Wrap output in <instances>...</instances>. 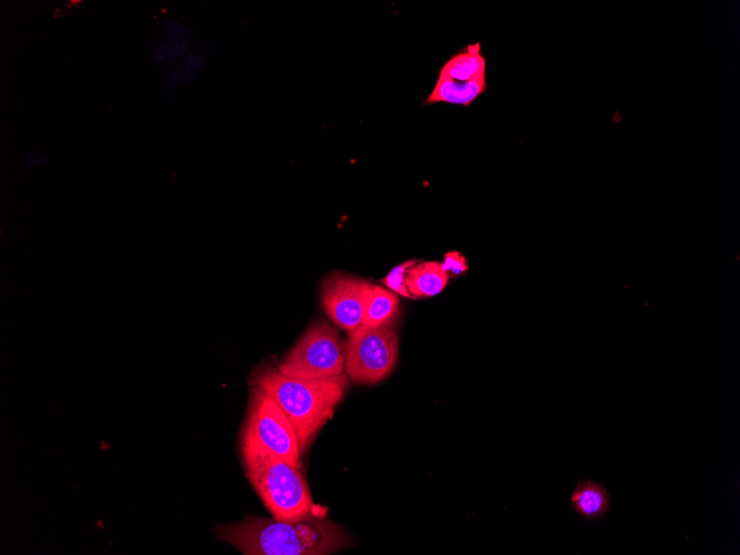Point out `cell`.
Segmentation results:
<instances>
[{
    "mask_svg": "<svg viewBox=\"0 0 740 555\" xmlns=\"http://www.w3.org/2000/svg\"><path fill=\"white\" fill-rule=\"evenodd\" d=\"M219 536L246 555H321L343 544L333 524L313 512L287 520H245L222 528Z\"/></svg>",
    "mask_w": 740,
    "mask_h": 555,
    "instance_id": "obj_1",
    "label": "cell"
},
{
    "mask_svg": "<svg viewBox=\"0 0 740 555\" xmlns=\"http://www.w3.org/2000/svg\"><path fill=\"white\" fill-rule=\"evenodd\" d=\"M347 375L323 379H297L279 369H267L254 387L273 398L290 419L303 452L315 435L333 418L348 388Z\"/></svg>",
    "mask_w": 740,
    "mask_h": 555,
    "instance_id": "obj_2",
    "label": "cell"
},
{
    "mask_svg": "<svg viewBox=\"0 0 740 555\" xmlns=\"http://www.w3.org/2000/svg\"><path fill=\"white\" fill-rule=\"evenodd\" d=\"M246 476L275 519L287 520L312 512V497L300 468L256 441L243 438Z\"/></svg>",
    "mask_w": 740,
    "mask_h": 555,
    "instance_id": "obj_3",
    "label": "cell"
},
{
    "mask_svg": "<svg viewBox=\"0 0 740 555\" xmlns=\"http://www.w3.org/2000/svg\"><path fill=\"white\" fill-rule=\"evenodd\" d=\"M393 323L362 325L349 333L345 370L354 383L376 384L393 372L398 359V336Z\"/></svg>",
    "mask_w": 740,
    "mask_h": 555,
    "instance_id": "obj_4",
    "label": "cell"
},
{
    "mask_svg": "<svg viewBox=\"0 0 740 555\" xmlns=\"http://www.w3.org/2000/svg\"><path fill=\"white\" fill-rule=\"evenodd\" d=\"M344 370L341 338L331 324L323 321L308 328L279 366L280 373L297 379L336 377Z\"/></svg>",
    "mask_w": 740,
    "mask_h": 555,
    "instance_id": "obj_5",
    "label": "cell"
},
{
    "mask_svg": "<svg viewBox=\"0 0 740 555\" xmlns=\"http://www.w3.org/2000/svg\"><path fill=\"white\" fill-rule=\"evenodd\" d=\"M243 438L256 441L292 466L301 468L302 452L290 419L273 398L256 387Z\"/></svg>",
    "mask_w": 740,
    "mask_h": 555,
    "instance_id": "obj_6",
    "label": "cell"
},
{
    "mask_svg": "<svg viewBox=\"0 0 740 555\" xmlns=\"http://www.w3.org/2000/svg\"><path fill=\"white\" fill-rule=\"evenodd\" d=\"M369 283L352 276L333 274L322 286V305L333 323L352 333L363 324Z\"/></svg>",
    "mask_w": 740,
    "mask_h": 555,
    "instance_id": "obj_7",
    "label": "cell"
},
{
    "mask_svg": "<svg viewBox=\"0 0 740 555\" xmlns=\"http://www.w3.org/2000/svg\"><path fill=\"white\" fill-rule=\"evenodd\" d=\"M571 505L584 519L601 520L611 508V496L602 483L582 481L573 490Z\"/></svg>",
    "mask_w": 740,
    "mask_h": 555,
    "instance_id": "obj_8",
    "label": "cell"
},
{
    "mask_svg": "<svg viewBox=\"0 0 740 555\" xmlns=\"http://www.w3.org/2000/svg\"><path fill=\"white\" fill-rule=\"evenodd\" d=\"M449 277L443 263L424 262L411 267L407 273L406 285L415 298L431 297L445 290Z\"/></svg>",
    "mask_w": 740,
    "mask_h": 555,
    "instance_id": "obj_9",
    "label": "cell"
},
{
    "mask_svg": "<svg viewBox=\"0 0 740 555\" xmlns=\"http://www.w3.org/2000/svg\"><path fill=\"white\" fill-rule=\"evenodd\" d=\"M486 90L487 78L467 82L439 78L426 104L445 102L451 105L470 106Z\"/></svg>",
    "mask_w": 740,
    "mask_h": 555,
    "instance_id": "obj_10",
    "label": "cell"
},
{
    "mask_svg": "<svg viewBox=\"0 0 740 555\" xmlns=\"http://www.w3.org/2000/svg\"><path fill=\"white\" fill-rule=\"evenodd\" d=\"M487 63L479 44L470 45L459 55L452 57L440 71L439 78L467 82L486 78Z\"/></svg>",
    "mask_w": 740,
    "mask_h": 555,
    "instance_id": "obj_11",
    "label": "cell"
},
{
    "mask_svg": "<svg viewBox=\"0 0 740 555\" xmlns=\"http://www.w3.org/2000/svg\"><path fill=\"white\" fill-rule=\"evenodd\" d=\"M399 300L395 293L370 285L365 295L363 324L378 327L394 321Z\"/></svg>",
    "mask_w": 740,
    "mask_h": 555,
    "instance_id": "obj_12",
    "label": "cell"
},
{
    "mask_svg": "<svg viewBox=\"0 0 740 555\" xmlns=\"http://www.w3.org/2000/svg\"><path fill=\"white\" fill-rule=\"evenodd\" d=\"M417 261L411 260L395 267L384 279V284L390 291L407 298H415L408 290L406 277L411 267L417 265Z\"/></svg>",
    "mask_w": 740,
    "mask_h": 555,
    "instance_id": "obj_13",
    "label": "cell"
},
{
    "mask_svg": "<svg viewBox=\"0 0 740 555\" xmlns=\"http://www.w3.org/2000/svg\"><path fill=\"white\" fill-rule=\"evenodd\" d=\"M444 269L449 276H460L468 271V263L464 255L452 251L445 255Z\"/></svg>",
    "mask_w": 740,
    "mask_h": 555,
    "instance_id": "obj_14",
    "label": "cell"
},
{
    "mask_svg": "<svg viewBox=\"0 0 740 555\" xmlns=\"http://www.w3.org/2000/svg\"><path fill=\"white\" fill-rule=\"evenodd\" d=\"M158 64H164L168 61V44L161 43L157 49L156 55H154Z\"/></svg>",
    "mask_w": 740,
    "mask_h": 555,
    "instance_id": "obj_15",
    "label": "cell"
}]
</instances>
